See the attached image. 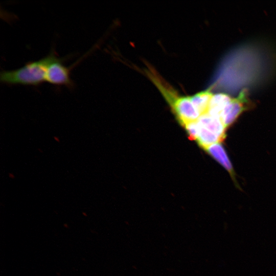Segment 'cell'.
Here are the masks:
<instances>
[{
    "instance_id": "4",
    "label": "cell",
    "mask_w": 276,
    "mask_h": 276,
    "mask_svg": "<svg viewBox=\"0 0 276 276\" xmlns=\"http://www.w3.org/2000/svg\"><path fill=\"white\" fill-rule=\"evenodd\" d=\"M65 59V58H61L50 64L46 74L45 81L54 85H64L73 89L75 84L70 77L71 68L62 64Z\"/></svg>"
},
{
    "instance_id": "12",
    "label": "cell",
    "mask_w": 276,
    "mask_h": 276,
    "mask_svg": "<svg viewBox=\"0 0 276 276\" xmlns=\"http://www.w3.org/2000/svg\"><path fill=\"white\" fill-rule=\"evenodd\" d=\"M54 140H55L56 141H57V142H60L59 139V137H57V136H54Z\"/></svg>"
},
{
    "instance_id": "2",
    "label": "cell",
    "mask_w": 276,
    "mask_h": 276,
    "mask_svg": "<svg viewBox=\"0 0 276 276\" xmlns=\"http://www.w3.org/2000/svg\"><path fill=\"white\" fill-rule=\"evenodd\" d=\"M160 91L170 105L180 124L183 126L196 121L200 116L192 103L190 96H179L171 87L165 86Z\"/></svg>"
},
{
    "instance_id": "1",
    "label": "cell",
    "mask_w": 276,
    "mask_h": 276,
    "mask_svg": "<svg viewBox=\"0 0 276 276\" xmlns=\"http://www.w3.org/2000/svg\"><path fill=\"white\" fill-rule=\"evenodd\" d=\"M60 58L52 50L43 58L29 61L19 68L2 71L1 82L7 84L39 85L45 81L46 74L50 64Z\"/></svg>"
},
{
    "instance_id": "10",
    "label": "cell",
    "mask_w": 276,
    "mask_h": 276,
    "mask_svg": "<svg viewBox=\"0 0 276 276\" xmlns=\"http://www.w3.org/2000/svg\"><path fill=\"white\" fill-rule=\"evenodd\" d=\"M190 140H196L199 133L198 124L196 121L191 122L184 125Z\"/></svg>"
},
{
    "instance_id": "7",
    "label": "cell",
    "mask_w": 276,
    "mask_h": 276,
    "mask_svg": "<svg viewBox=\"0 0 276 276\" xmlns=\"http://www.w3.org/2000/svg\"><path fill=\"white\" fill-rule=\"evenodd\" d=\"M213 96V94L208 89L190 96L192 103L200 116L207 113Z\"/></svg>"
},
{
    "instance_id": "11",
    "label": "cell",
    "mask_w": 276,
    "mask_h": 276,
    "mask_svg": "<svg viewBox=\"0 0 276 276\" xmlns=\"http://www.w3.org/2000/svg\"><path fill=\"white\" fill-rule=\"evenodd\" d=\"M8 175H9V177L10 178H13H13H15L14 175L13 173H9L8 174Z\"/></svg>"
},
{
    "instance_id": "8",
    "label": "cell",
    "mask_w": 276,
    "mask_h": 276,
    "mask_svg": "<svg viewBox=\"0 0 276 276\" xmlns=\"http://www.w3.org/2000/svg\"><path fill=\"white\" fill-rule=\"evenodd\" d=\"M232 98L225 94L213 95L207 113L210 115L220 118L221 111Z\"/></svg>"
},
{
    "instance_id": "3",
    "label": "cell",
    "mask_w": 276,
    "mask_h": 276,
    "mask_svg": "<svg viewBox=\"0 0 276 276\" xmlns=\"http://www.w3.org/2000/svg\"><path fill=\"white\" fill-rule=\"evenodd\" d=\"M249 106L246 90H242L237 97L231 98L220 116V119L226 128L232 125L241 113Z\"/></svg>"
},
{
    "instance_id": "5",
    "label": "cell",
    "mask_w": 276,
    "mask_h": 276,
    "mask_svg": "<svg viewBox=\"0 0 276 276\" xmlns=\"http://www.w3.org/2000/svg\"><path fill=\"white\" fill-rule=\"evenodd\" d=\"M197 121L200 125L217 135L222 141L225 139L226 128L219 118L206 113L201 115Z\"/></svg>"
},
{
    "instance_id": "6",
    "label": "cell",
    "mask_w": 276,
    "mask_h": 276,
    "mask_svg": "<svg viewBox=\"0 0 276 276\" xmlns=\"http://www.w3.org/2000/svg\"><path fill=\"white\" fill-rule=\"evenodd\" d=\"M205 150L229 173L233 178H234L235 175L232 163L225 149L220 143L213 144Z\"/></svg>"
},
{
    "instance_id": "9",
    "label": "cell",
    "mask_w": 276,
    "mask_h": 276,
    "mask_svg": "<svg viewBox=\"0 0 276 276\" xmlns=\"http://www.w3.org/2000/svg\"><path fill=\"white\" fill-rule=\"evenodd\" d=\"M198 126L199 133L196 141L200 147L206 149L213 144L222 142L221 139L217 135L199 124Z\"/></svg>"
}]
</instances>
